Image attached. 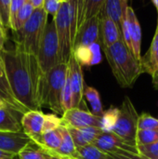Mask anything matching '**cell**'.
<instances>
[{
    "instance_id": "6da1fadb",
    "label": "cell",
    "mask_w": 158,
    "mask_h": 159,
    "mask_svg": "<svg viewBox=\"0 0 158 159\" xmlns=\"http://www.w3.org/2000/svg\"><path fill=\"white\" fill-rule=\"evenodd\" d=\"M7 82L16 100L27 110H40L39 83L42 76L35 55L18 48L0 52Z\"/></svg>"
},
{
    "instance_id": "7a4b0ae2",
    "label": "cell",
    "mask_w": 158,
    "mask_h": 159,
    "mask_svg": "<svg viewBox=\"0 0 158 159\" xmlns=\"http://www.w3.org/2000/svg\"><path fill=\"white\" fill-rule=\"evenodd\" d=\"M112 73L122 88H132L142 74L141 61H137L123 40L103 48Z\"/></svg>"
},
{
    "instance_id": "3957f363",
    "label": "cell",
    "mask_w": 158,
    "mask_h": 159,
    "mask_svg": "<svg viewBox=\"0 0 158 159\" xmlns=\"http://www.w3.org/2000/svg\"><path fill=\"white\" fill-rule=\"evenodd\" d=\"M68 75V64L61 62L42 74L39 90L38 101L40 107H47L55 115H62L61 94Z\"/></svg>"
},
{
    "instance_id": "277c9868",
    "label": "cell",
    "mask_w": 158,
    "mask_h": 159,
    "mask_svg": "<svg viewBox=\"0 0 158 159\" xmlns=\"http://www.w3.org/2000/svg\"><path fill=\"white\" fill-rule=\"evenodd\" d=\"M48 15L43 8L36 9L28 21L17 32L12 33L15 48L33 55H36L39 44L47 24Z\"/></svg>"
},
{
    "instance_id": "5b68a950",
    "label": "cell",
    "mask_w": 158,
    "mask_h": 159,
    "mask_svg": "<svg viewBox=\"0 0 158 159\" xmlns=\"http://www.w3.org/2000/svg\"><path fill=\"white\" fill-rule=\"evenodd\" d=\"M35 56L42 74L48 72L61 63L59 43L53 21L47 22Z\"/></svg>"
},
{
    "instance_id": "8992f818",
    "label": "cell",
    "mask_w": 158,
    "mask_h": 159,
    "mask_svg": "<svg viewBox=\"0 0 158 159\" xmlns=\"http://www.w3.org/2000/svg\"><path fill=\"white\" fill-rule=\"evenodd\" d=\"M139 116L129 96H126L119 108L118 118L112 132L128 144L137 147L136 135L138 131Z\"/></svg>"
},
{
    "instance_id": "52a82bcc",
    "label": "cell",
    "mask_w": 158,
    "mask_h": 159,
    "mask_svg": "<svg viewBox=\"0 0 158 159\" xmlns=\"http://www.w3.org/2000/svg\"><path fill=\"white\" fill-rule=\"evenodd\" d=\"M52 21L54 23L56 34H57L61 61V62L67 63L73 52L70 20H69V6L67 0L63 1L60 10L53 17Z\"/></svg>"
},
{
    "instance_id": "ba28073f",
    "label": "cell",
    "mask_w": 158,
    "mask_h": 159,
    "mask_svg": "<svg viewBox=\"0 0 158 159\" xmlns=\"http://www.w3.org/2000/svg\"><path fill=\"white\" fill-rule=\"evenodd\" d=\"M122 40L132 53L134 58L141 61L142 60V28L138 18L132 8L128 6L121 25Z\"/></svg>"
},
{
    "instance_id": "9c48e42d",
    "label": "cell",
    "mask_w": 158,
    "mask_h": 159,
    "mask_svg": "<svg viewBox=\"0 0 158 159\" xmlns=\"http://www.w3.org/2000/svg\"><path fill=\"white\" fill-rule=\"evenodd\" d=\"M68 64V77L72 91V108L83 109L85 106L84 102V75L82 66L76 61V60L72 55ZM85 110V109H84Z\"/></svg>"
},
{
    "instance_id": "30bf717a",
    "label": "cell",
    "mask_w": 158,
    "mask_h": 159,
    "mask_svg": "<svg viewBox=\"0 0 158 159\" xmlns=\"http://www.w3.org/2000/svg\"><path fill=\"white\" fill-rule=\"evenodd\" d=\"M61 124L66 128L84 129L95 127L101 129V117L94 116L91 112L84 109L72 108L65 111L61 117Z\"/></svg>"
},
{
    "instance_id": "8fae6325",
    "label": "cell",
    "mask_w": 158,
    "mask_h": 159,
    "mask_svg": "<svg viewBox=\"0 0 158 159\" xmlns=\"http://www.w3.org/2000/svg\"><path fill=\"white\" fill-rule=\"evenodd\" d=\"M45 120V114L41 110L27 111L21 116L20 126L25 135L37 145L43 134V125Z\"/></svg>"
},
{
    "instance_id": "7c38bea8",
    "label": "cell",
    "mask_w": 158,
    "mask_h": 159,
    "mask_svg": "<svg viewBox=\"0 0 158 159\" xmlns=\"http://www.w3.org/2000/svg\"><path fill=\"white\" fill-rule=\"evenodd\" d=\"M98 149L105 154L117 153L119 151H125L132 154H138L137 147L131 146L125 143L122 139L116 136L114 132H102L93 143Z\"/></svg>"
},
{
    "instance_id": "4fadbf2b",
    "label": "cell",
    "mask_w": 158,
    "mask_h": 159,
    "mask_svg": "<svg viewBox=\"0 0 158 159\" xmlns=\"http://www.w3.org/2000/svg\"><path fill=\"white\" fill-rule=\"evenodd\" d=\"M100 16L84 21L77 30L73 43V48L78 46H90L95 43H100Z\"/></svg>"
},
{
    "instance_id": "5bb4252c",
    "label": "cell",
    "mask_w": 158,
    "mask_h": 159,
    "mask_svg": "<svg viewBox=\"0 0 158 159\" xmlns=\"http://www.w3.org/2000/svg\"><path fill=\"white\" fill-rule=\"evenodd\" d=\"M32 141L21 130L19 132L0 131V150L17 156L23 148L30 145Z\"/></svg>"
},
{
    "instance_id": "9a60e30c",
    "label": "cell",
    "mask_w": 158,
    "mask_h": 159,
    "mask_svg": "<svg viewBox=\"0 0 158 159\" xmlns=\"http://www.w3.org/2000/svg\"><path fill=\"white\" fill-rule=\"evenodd\" d=\"M72 55L76 61L83 66H92L102 61L100 43L90 46H78L73 48Z\"/></svg>"
},
{
    "instance_id": "2e32d148",
    "label": "cell",
    "mask_w": 158,
    "mask_h": 159,
    "mask_svg": "<svg viewBox=\"0 0 158 159\" xmlns=\"http://www.w3.org/2000/svg\"><path fill=\"white\" fill-rule=\"evenodd\" d=\"M100 17V43L103 49L122 40V34L116 24L111 19L103 14H101Z\"/></svg>"
},
{
    "instance_id": "e0dca14e",
    "label": "cell",
    "mask_w": 158,
    "mask_h": 159,
    "mask_svg": "<svg viewBox=\"0 0 158 159\" xmlns=\"http://www.w3.org/2000/svg\"><path fill=\"white\" fill-rule=\"evenodd\" d=\"M77 2V23L80 25L93 17L100 16L105 0H76Z\"/></svg>"
},
{
    "instance_id": "ac0fdd59",
    "label": "cell",
    "mask_w": 158,
    "mask_h": 159,
    "mask_svg": "<svg viewBox=\"0 0 158 159\" xmlns=\"http://www.w3.org/2000/svg\"><path fill=\"white\" fill-rule=\"evenodd\" d=\"M128 6L129 3L126 0H105L101 14H103L109 19H111L121 32L122 20L125 16Z\"/></svg>"
},
{
    "instance_id": "d6986e66",
    "label": "cell",
    "mask_w": 158,
    "mask_h": 159,
    "mask_svg": "<svg viewBox=\"0 0 158 159\" xmlns=\"http://www.w3.org/2000/svg\"><path fill=\"white\" fill-rule=\"evenodd\" d=\"M141 64L142 73H147L152 76L158 73V25L148 51L142 57Z\"/></svg>"
},
{
    "instance_id": "ffe728a7",
    "label": "cell",
    "mask_w": 158,
    "mask_h": 159,
    "mask_svg": "<svg viewBox=\"0 0 158 159\" xmlns=\"http://www.w3.org/2000/svg\"><path fill=\"white\" fill-rule=\"evenodd\" d=\"M67 129L76 148H80L88 144H92L97 137L102 132L101 129L95 127H88L84 129Z\"/></svg>"
},
{
    "instance_id": "44dd1931",
    "label": "cell",
    "mask_w": 158,
    "mask_h": 159,
    "mask_svg": "<svg viewBox=\"0 0 158 159\" xmlns=\"http://www.w3.org/2000/svg\"><path fill=\"white\" fill-rule=\"evenodd\" d=\"M21 114L3 105L0 106V131L19 132L21 131L20 118L18 116Z\"/></svg>"
},
{
    "instance_id": "7402d4cb",
    "label": "cell",
    "mask_w": 158,
    "mask_h": 159,
    "mask_svg": "<svg viewBox=\"0 0 158 159\" xmlns=\"http://www.w3.org/2000/svg\"><path fill=\"white\" fill-rule=\"evenodd\" d=\"M0 101L3 102L7 106H8L12 110L21 115L27 112V110L16 100L15 96L10 90V88L5 76L0 78Z\"/></svg>"
},
{
    "instance_id": "603a6c76",
    "label": "cell",
    "mask_w": 158,
    "mask_h": 159,
    "mask_svg": "<svg viewBox=\"0 0 158 159\" xmlns=\"http://www.w3.org/2000/svg\"><path fill=\"white\" fill-rule=\"evenodd\" d=\"M61 135V143L60 147L58 148L57 151L53 152L56 155L60 156L61 157H74L75 151H76V147L72 140V137L69 133V130L66 127L64 126H61L59 128Z\"/></svg>"
},
{
    "instance_id": "cb8c5ba5",
    "label": "cell",
    "mask_w": 158,
    "mask_h": 159,
    "mask_svg": "<svg viewBox=\"0 0 158 159\" xmlns=\"http://www.w3.org/2000/svg\"><path fill=\"white\" fill-rule=\"evenodd\" d=\"M61 143V135L58 128L57 129H54L52 131L43 133L40 142L36 146H38L39 148L45 151L55 152L60 147Z\"/></svg>"
},
{
    "instance_id": "d4e9b609",
    "label": "cell",
    "mask_w": 158,
    "mask_h": 159,
    "mask_svg": "<svg viewBox=\"0 0 158 159\" xmlns=\"http://www.w3.org/2000/svg\"><path fill=\"white\" fill-rule=\"evenodd\" d=\"M34 11V9L33 8V7L29 3V0H26L25 3L23 4V6L17 12V14H16L15 18L13 19V20L10 22L9 30H11L12 33H14V32H17L20 29H21L22 26L31 18Z\"/></svg>"
},
{
    "instance_id": "484cf974",
    "label": "cell",
    "mask_w": 158,
    "mask_h": 159,
    "mask_svg": "<svg viewBox=\"0 0 158 159\" xmlns=\"http://www.w3.org/2000/svg\"><path fill=\"white\" fill-rule=\"evenodd\" d=\"M84 97L87 99V101L90 103L92 114L96 116L101 117L103 114V108L102 103L101 101V95L99 91L93 88V87H85L84 89Z\"/></svg>"
},
{
    "instance_id": "4316f807",
    "label": "cell",
    "mask_w": 158,
    "mask_h": 159,
    "mask_svg": "<svg viewBox=\"0 0 158 159\" xmlns=\"http://www.w3.org/2000/svg\"><path fill=\"white\" fill-rule=\"evenodd\" d=\"M74 159H108L107 154L102 152L94 144H88L80 148H76Z\"/></svg>"
},
{
    "instance_id": "83f0119b",
    "label": "cell",
    "mask_w": 158,
    "mask_h": 159,
    "mask_svg": "<svg viewBox=\"0 0 158 159\" xmlns=\"http://www.w3.org/2000/svg\"><path fill=\"white\" fill-rule=\"evenodd\" d=\"M119 115V108L111 106L101 116V129L103 132H112Z\"/></svg>"
},
{
    "instance_id": "f1b7e54d",
    "label": "cell",
    "mask_w": 158,
    "mask_h": 159,
    "mask_svg": "<svg viewBox=\"0 0 158 159\" xmlns=\"http://www.w3.org/2000/svg\"><path fill=\"white\" fill-rule=\"evenodd\" d=\"M31 143L30 145L23 148L18 155V159H48L47 154L38 146L34 148Z\"/></svg>"
},
{
    "instance_id": "f546056e",
    "label": "cell",
    "mask_w": 158,
    "mask_h": 159,
    "mask_svg": "<svg viewBox=\"0 0 158 159\" xmlns=\"http://www.w3.org/2000/svg\"><path fill=\"white\" fill-rule=\"evenodd\" d=\"M138 129L158 131V119L149 114H142L138 120Z\"/></svg>"
},
{
    "instance_id": "4dcf8cb0",
    "label": "cell",
    "mask_w": 158,
    "mask_h": 159,
    "mask_svg": "<svg viewBox=\"0 0 158 159\" xmlns=\"http://www.w3.org/2000/svg\"><path fill=\"white\" fill-rule=\"evenodd\" d=\"M158 142V131L154 130H141L138 129L136 135V144L147 145Z\"/></svg>"
},
{
    "instance_id": "1f68e13d",
    "label": "cell",
    "mask_w": 158,
    "mask_h": 159,
    "mask_svg": "<svg viewBox=\"0 0 158 159\" xmlns=\"http://www.w3.org/2000/svg\"><path fill=\"white\" fill-rule=\"evenodd\" d=\"M140 157L146 159H158V142L147 145L137 146Z\"/></svg>"
},
{
    "instance_id": "d6a6232c",
    "label": "cell",
    "mask_w": 158,
    "mask_h": 159,
    "mask_svg": "<svg viewBox=\"0 0 158 159\" xmlns=\"http://www.w3.org/2000/svg\"><path fill=\"white\" fill-rule=\"evenodd\" d=\"M61 119L55 114H46L43 125V133L57 129L61 126Z\"/></svg>"
},
{
    "instance_id": "836d02e7",
    "label": "cell",
    "mask_w": 158,
    "mask_h": 159,
    "mask_svg": "<svg viewBox=\"0 0 158 159\" xmlns=\"http://www.w3.org/2000/svg\"><path fill=\"white\" fill-rule=\"evenodd\" d=\"M61 107L63 110V113L67 110L72 109V91H71V87H70V82H69V77L67 75V78L62 89V94H61Z\"/></svg>"
},
{
    "instance_id": "e575fe53",
    "label": "cell",
    "mask_w": 158,
    "mask_h": 159,
    "mask_svg": "<svg viewBox=\"0 0 158 159\" xmlns=\"http://www.w3.org/2000/svg\"><path fill=\"white\" fill-rule=\"evenodd\" d=\"M10 1L11 0H0V20L6 30L9 29Z\"/></svg>"
},
{
    "instance_id": "d590c367",
    "label": "cell",
    "mask_w": 158,
    "mask_h": 159,
    "mask_svg": "<svg viewBox=\"0 0 158 159\" xmlns=\"http://www.w3.org/2000/svg\"><path fill=\"white\" fill-rule=\"evenodd\" d=\"M64 0H44L43 9L47 15H52L54 17L60 10Z\"/></svg>"
},
{
    "instance_id": "8d00e7d4",
    "label": "cell",
    "mask_w": 158,
    "mask_h": 159,
    "mask_svg": "<svg viewBox=\"0 0 158 159\" xmlns=\"http://www.w3.org/2000/svg\"><path fill=\"white\" fill-rule=\"evenodd\" d=\"M108 159H142L139 155L125 152V151H119L117 153L113 154H107Z\"/></svg>"
},
{
    "instance_id": "74e56055",
    "label": "cell",
    "mask_w": 158,
    "mask_h": 159,
    "mask_svg": "<svg viewBox=\"0 0 158 159\" xmlns=\"http://www.w3.org/2000/svg\"><path fill=\"white\" fill-rule=\"evenodd\" d=\"M26 0H11L10 1V14H9V25L15 18L19 9L23 6Z\"/></svg>"
},
{
    "instance_id": "f35d334b",
    "label": "cell",
    "mask_w": 158,
    "mask_h": 159,
    "mask_svg": "<svg viewBox=\"0 0 158 159\" xmlns=\"http://www.w3.org/2000/svg\"><path fill=\"white\" fill-rule=\"evenodd\" d=\"M5 28L0 27V52H2L5 49V43L7 40V34Z\"/></svg>"
},
{
    "instance_id": "ab89813d",
    "label": "cell",
    "mask_w": 158,
    "mask_h": 159,
    "mask_svg": "<svg viewBox=\"0 0 158 159\" xmlns=\"http://www.w3.org/2000/svg\"><path fill=\"white\" fill-rule=\"evenodd\" d=\"M29 3L31 4V6L33 7V8L34 10H36V9L43 8L44 0H29Z\"/></svg>"
},
{
    "instance_id": "60d3db41",
    "label": "cell",
    "mask_w": 158,
    "mask_h": 159,
    "mask_svg": "<svg viewBox=\"0 0 158 159\" xmlns=\"http://www.w3.org/2000/svg\"><path fill=\"white\" fill-rule=\"evenodd\" d=\"M0 159H18L17 156H14L10 153L0 150Z\"/></svg>"
},
{
    "instance_id": "b9f144b4",
    "label": "cell",
    "mask_w": 158,
    "mask_h": 159,
    "mask_svg": "<svg viewBox=\"0 0 158 159\" xmlns=\"http://www.w3.org/2000/svg\"><path fill=\"white\" fill-rule=\"evenodd\" d=\"M45 151V150H44ZM47 154V157H48V159H62L60 156L56 155L55 153L53 152H49V151H45Z\"/></svg>"
},
{
    "instance_id": "7bdbcfd3",
    "label": "cell",
    "mask_w": 158,
    "mask_h": 159,
    "mask_svg": "<svg viewBox=\"0 0 158 159\" xmlns=\"http://www.w3.org/2000/svg\"><path fill=\"white\" fill-rule=\"evenodd\" d=\"M152 77H153V85H154L155 89L158 90V73L156 74L155 75H153Z\"/></svg>"
},
{
    "instance_id": "ee69618b",
    "label": "cell",
    "mask_w": 158,
    "mask_h": 159,
    "mask_svg": "<svg viewBox=\"0 0 158 159\" xmlns=\"http://www.w3.org/2000/svg\"><path fill=\"white\" fill-rule=\"evenodd\" d=\"M5 76V73H4V65H3V61L2 59L0 57V78Z\"/></svg>"
},
{
    "instance_id": "f6af8a7d",
    "label": "cell",
    "mask_w": 158,
    "mask_h": 159,
    "mask_svg": "<svg viewBox=\"0 0 158 159\" xmlns=\"http://www.w3.org/2000/svg\"><path fill=\"white\" fill-rule=\"evenodd\" d=\"M152 3L154 4V6L156 7V10H157V14H158V0H153ZM157 25H158V16H157Z\"/></svg>"
},
{
    "instance_id": "bcb514c9",
    "label": "cell",
    "mask_w": 158,
    "mask_h": 159,
    "mask_svg": "<svg viewBox=\"0 0 158 159\" xmlns=\"http://www.w3.org/2000/svg\"><path fill=\"white\" fill-rule=\"evenodd\" d=\"M3 105H6V104H5L3 102H1V101H0V106H3ZM6 106H7V105H6ZM7 107H8V106H7Z\"/></svg>"
},
{
    "instance_id": "7dc6e473",
    "label": "cell",
    "mask_w": 158,
    "mask_h": 159,
    "mask_svg": "<svg viewBox=\"0 0 158 159\" xmlns=\"http://www.w3.org/2000/svg\"><path fill=\"white\" fill-rule=\"evenodd\" d=\"M0 27H2V28H4V27H3V25H2V23H1V20H0Z\"/></svg>"
},
{
    "instance_id": "c3c4849f",
    "label": "cell",
    "mask_w": 158,
    "mask_h": 159,
    "mask_svg": "<svg viewBox=\"0 0 158 159\" xmlns=\"http://www.w3.org/2000/svg\"><path fill=\"white\" fill-rule=\"evenodd\" d=\"M62 159H70L69 157H61Z\"/></svg>"
},
{
    "instance_id": "681fc988",
    "label": "cell",
    "mask_w": 158,
    "mask_h": 159,
    "mask_svg": "<svg viewBox=\"0 0 158 159\" xmlns=\"http://www.w3.org/2000/svg\"><path fill=\"white\" fill-rule=\"evenodd\" d=\"M142 159H146V158H144V157H142Z\"/></svg>"
},
{
    "instance_id": "f907efd6",
    "label": "cell",
    "mask_w": 158,
    "mask_h": 159,
    "mask_svg": "<svg viewBox=\"0 0 158 159\" xmlns=\"http://www.w3.org/2000/svg\"><path fill=\"white\" fill-rule=\"evenodd\" d=\"M69 158H70V157H69ZM70 159H74V158H70Z\"/></svg>"
}]
</instances>
